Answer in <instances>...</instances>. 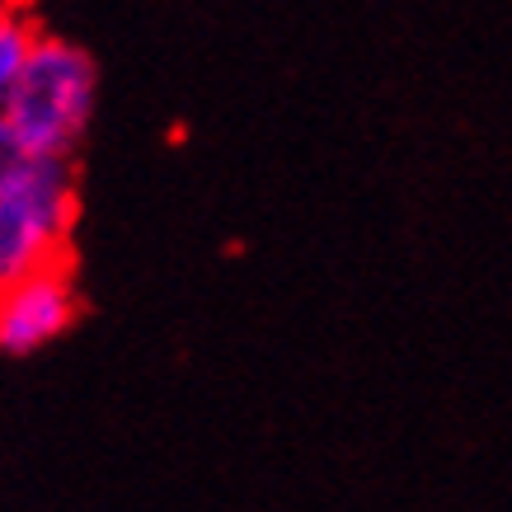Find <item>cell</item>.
Listing matches in <instances>:
<instances>
[{
	"label": "cell",
	"instance_id": "cell-3",
	"mask_svg": "<svg viewBox=\"0 0 512 512\" xmlns=\"http://www.w3.org/2000/svg\"><path fill=\"white\" fill-rule=\"evenodd\" d=\"M76 282L71 268L47 264L33 268L15 282H0V353L5 357H29L62 339L76 325Z\"/></svg>",
	"mask_w": 512,
	"mask_h": 512
},
{
	"label": "cell",
	"instance_id": "cell-4",
	"mask_svg": "<svg viewBox=\"0 0 512 512\" xmlns=\"http://www.w3.org/2000/svg\"><path fill=\"white\" fill-rule=\"evenodd\" d=\"M33 24L19 10H5L0 5V109H5V99H10V90H15L19 71H24V62H29L33 52Z\"/></svg>",
	"mask_w": 512,
	"mask_h": 512
},
{
	"label": "cell",
	"instance_id": "cell-2",
	"mask_svg": "<svg viewBox=\"0 0 512 512\" xmlns=\"http://www.w3.org/2000/svg\"><path fill=\"white\" fill-rule=\"evenodd\" d=\"M76 212L71 156H29L10 184H0V282L62 264Z\"/></svg>",
	"mask_w": 512,
	"mask_h": 512
},
{
	"label": "cell",
	"instance_id": "cell-5",
	"mask_svg": "<svg viewBox=\"0 0 512 512\" xmlns=\"http://www.w3.org/2000/svg\"><path fill=\"white\" fill-rule=\"evenodd\" d=\"M29 156H33V151L19 141V132L10 127V118L0 113V184H10V179L29 165Z\"/></svg>",
	"mask_w": 512,
	"mask_h": 512
},
{
	"label": "cell",
	"instance_id": "cell-1",
	"mask_svg": "<svg viewBox=\"0 0 512 512\" xmlns=\"http://www.w3.org/2000/svg\"><path fill=\"white\" fill-rule=\"evenodd\" d=\"M99 99V66L85 47L57 33H38L15 90L5 99V118L33 156H71L90 132Z\"/></svg>",
	"mask_w": 512,
	"mask_h": 512
}]
</instances>
